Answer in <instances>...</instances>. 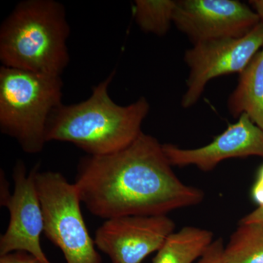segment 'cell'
<instances>
[{"label": "cell", "mask_w": 263, "mask_h": 263, "mask_svg": "<svg viewBox=\"0 0 263 263\" xmlns=\"http://www.w3.org/2000/svg\"><path fill=\"white\" fill-rule=\"evenodd\" d=\"M74 184L89 212L105 219L167 215L205 197L178 178L162 144L143 133L119 152L83 159Z\"/></svg>", "instance_id": "6da1fadb"}, {"label": "cell", "mask_w": 263, "mask_h": 263, "mask_svg": "<svg viewBox=\"0 0 263 263\" xmlns=\"http://www.w3.org/2000/svg\"><path fill=\"white\" fill-rule=\"evenodd\" d=\"M115 72L93 89L87 100L53 110L46 127V141L73 143L89 156L115 153L132 144L143 132L142 123L150 110L146 98L121 106L108 87Z\"/></svg>", "instance_id": "7a4b0ae2"}, {"label": "cell", "mask_w": 263, "mask_h": 263, "mask_svg": "<svg viewBox=\"0 0 263 263\" xmlns=\"http://www.w3.org/2000/svg\"><path fill=\"white\" fill-rule=\"evenodd\" d=\"M70 27L63 5L54 0H25L0 28L3 66L61 76L69 61Z\"/></svg>", "instance_id": "3957f363"}, {"label": "cell", "mask_w": 263, "mask_h": 263, "mask_svg": "<svg viewBox=\"0 0 263 263\" xmlns=\"http://www.w3.org/2000/svg\"><path fill=\"white\" fill-rule=\"evenodd\" d=\"M61 76L46 75L2 66L0 128L29 154L46 144L48 119L62 105Z\"/></svg>", "instance_id": "277c9868"}, {"label": "cell", "mask_w": 263, "mask_h": 263, "mask_svg": "<svg viewBox=\"0 0 263 263\" xmlns=\"http://www.w3.org/2000/svg\"><path fill=\"white\" fill-rule=\"evenodd\" d=\"M36 187L43 213L45 235L59 247L67 263H102L90 236L74 183L53 171L35 174Z\"/></svg>", "instance_id": "5b68a950"}, {"label": "cell", "mask_w": 263, "mask_h": 263, "mask_svg": "<svg viewBox=\"0 0 263 263\" xmlns=\"http://www.w3.org/2000/svg\"><path fill=\"white\" fill-rule=\"evenodd\" d=\"M262 46V21L243 37L219 38L193 45L184 53L190 72L181 100L183 108L195 105L212 79L240 74Z\"/></svg>", "instance_id": "8992f818"}, {"label": "cell", "mask_w": 263, "mask_h": 263, "mask_svg": "<svg viewBox=\"0 0 263 263\" xmlns=\"http://www.w3.org/2000/svg\"><path fill=\"white\" fill-rule=\"evenodd\" d=\"M259 22L257 13L238 0H179L173 24L194 45L243 37Z\"/></svg>", "instance_id": "52a82bcc"}, {"label": "cell", "mask_w": 263, "mask_h": 263, "mask_svg": "<svg viewBox=\"0 0 263 263\" xmlns=\"http://www.w3.org/2000/svg\"><path fill=\"white\" fill-rule=\"evenodd\" d=\"M175 228L167 215L122 216L106 219L94 240L112 263H142L161 248Z\"/></svg>", "instance_id": "ba28073f"}, {"label": "cell", "mask_w": 263, "mask_h": 263, "mask_svg": "<svg viewBox=\"0 0 263 263\" xmlns=\"http://www.w3.org/2000/svg\"><path fill=\"white\" fill-rule=\"evenodd\" d=\"M37 164L29 174L18 161L13 170L14 192L4 204L10 212L8 229L0 238V256L15 251L32 254L41 263H51L41 246V235L44 230V219L37 187Z\"/></svg>", "instance_id": "9c48e42d"}, {"label": "cell", "mask_w": 263, "mask_h": 263, "mask_svg": "<svg viewBox=\"0 0 263 263\" xmlns=\"http://www.w3.org/2000/svg\"><path fill=\"white\" fill-rule=\"evenodd\" d=\"M172 166L193 165L202 171H211L222 161L257 156L263 157V129L252 122L247 114L238 117L221 135L205 146L181 148L174 144H162Z\"/></svg>", "instance_id": "30bf717a"}, {"label": "cell", "mask_w": 263, "mask_h": 263, "mask_svg": "<svg viewBox=\"0 0 263 263\" xmlns=\"http://www.w3.org/2000/svg\"><path fill=\"white\" fill-rule=\"evenodd\" d=\"M228 99L230 115L238 118L246 114L263 129V46L245 70Z\"/></svg>", "instance_id": "8fae6325"}, {"label": "cell", "mask_w": 263, "mask_h": 263, "mask_svg": "<svg viewBox=\"0 0 263 263\" xmlns=\"http://www.w3.org/2000/svg\"><path fill=\"white\" fill-rule=\"evenodd\" d=\"M210 230L186 226L167 237L157 251L153 263H193L214 241Z\"/></svg>", "instance_id": "7c38bea8"}, {"label": "cell", "mask_w": 263, "mask_h": 263, "mask_svg": "<svg viewBox=\"0 0 263 263\" xmlns=\"http://www.w3.org/2000/svg\"><path fill=\"white\" fill-rule=\"evenodd\" d=\"M228 263H263V224L239 223L224 247Z\"/></svg>", "instance_id": "4fadbf2b"}, {"label": "cell", "mask_w": 263, "mask_h": 263, "mask_svg": "<svg viewBox=\"0 0 263 263\" xmlns=\"http://www.w3.org/2000/svg\"><path fill=\"white\" fill-rule=\"evenodd\" d=\"M176 1L136 0L134 15L136 23L144 32L163 36L174 22Z\"/></svg>", "instance_id": "5bb4252c"}, {"label": "cell", "mask_w": 263, "mask_h": 263, "mask_svg": "<svg viewBox=\"0 0 263 263\" xmlns=\"http://www.w3.org/2000/svg\"><path fill=\"white\" fill-rule=\"evenodd\" d=\"M224 243L221 238L214 240L196 263H228L224 259Z\"/></svg>", "instance_id": "9a60e30c"}, {"label": "cell", "mask_w": 263, "mask_h": 263, "mask_svg": "<svg viewBox=\"0 0 263 263\" xmlns=\"http://www.w3.org/2000/svg\"><path fill=\"white\" fill-rule=\"evenodd\" d=\"M0 263H41L32 254L24 251H15L3 254L0 257Z\"/></svg>", "instance_id": "2e32d148"}, {"label": "cell", "mask_w": 263, "mask_h": 263, "mask_svg": "<svg viewBox=\"0 0 263 263\" xmlns=\"http://www.w3.org/2000/svg\"><path fill=\"white\" fill-rule=\"evenodd\" d=\"M240 223H256L263 224V204L258 205L257 209L245 216Z\"/></svg>", "instance_id": "e0dca14e"}, {"label": "cell", "mask_w": 263, "mask_h": 263, "mask_svg": "<svg viewBox=\"0 0 263 263\" xmlns=\"http://www.w3.org/2000/svg\"><path fill=\"white\" fill-rule=\"evenodd\" d=\"M249 3L251 8L259 15L260 21L263 22V0H252Z\"/></svg>", "instance_id": "ac0fdd59"}]
</instances>
